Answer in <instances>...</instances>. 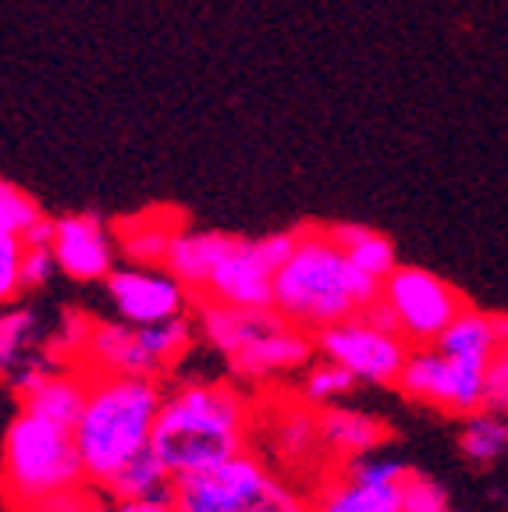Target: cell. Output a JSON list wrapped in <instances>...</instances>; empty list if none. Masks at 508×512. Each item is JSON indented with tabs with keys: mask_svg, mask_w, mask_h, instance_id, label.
<instances>
[{
	"mask_svg": "<svg viewBox=\"0 0 508 512\" xmlns=\"http://www.w3.org/2000/svg\"><path fill=\"white\" fill-rule=\"evenodd\" d=\"M253 420V402L239 384L182 381L164 392L150 448L178 480L246 452Z\"/></svg>",
	"mask_w": 508,
	"mask_h": 512,
	"instance_id": "obj_1",
	"label": "cell"
},
{
	"mask_svg": "<svg viewBox=\"0 0 508 512\" xmlns=\"http://www.w3.org/2000/svg\"><path fill=\"white\" fill-rule=\"evenodd\" d=\"M377 299L381 281L349 264V256L334 242L331 224H302L292 256L274 274L270 310L295 328L317 335L338 320L363 313Z\"/></svg>",
	"mask_w": 508,
	"mask_h": 512,
	"instance_id": "obj_2",
	"label": "cell"
},
{
	"mask_svg": "<svg viewBox=\"0 0 508 512\" xmlns=\"http://www.w3.org/2000/svg\"><path fill=\"white\" fill-rule=\"evenodd\" d=\"M160 402L164 384L157 377L89 374L86 406L72 427L89 488H104L121 466L150 452Z\"/></svg>",
	"mask_w": 508,
	"mask_h": 512,
	"instance_id": "obj_3",
	"label": "cell"
},
{
	"mask_svg": "<svg viewBox=\"0 0 508 512\" xmlns=\"http://www.w3.org/2000/svg\"><path fill=\"white\" fill-rule=\"evenodd\" d=\"M86 484V466H82L72 427L50 424L29 409H18L0 452V491L11 512Z\"/></svg>",
	"mask_w": 508,
	"mask_h": 512,
	"instance_id": "obj_4",
	"label": "cell"
},
{
	"mask_svg": "<svg viewBox=\"0 0 508 512\" xmlns=\"http://www.w3.org/2000/svg\"><path fill=\"white\" fill-rule=\"evenodd\" d=\"M196 345V324L189 317L135 328L125 320H89L79 367L89 374L157 377L175 370Z\"/></svg>",
	"mask_w": 508,
	"mask_h": 512,
	"instance_id": "obj_5",
	"label": "cell"
},
{
	"mask_svg": "<svg viewBox=\"0 0 508 512\" xmlns=\"http://www.w3.org/2000/svg\"><path fill=\"white\" fill-rule=\"evenodd\" d=\"M381 299L395 317L398 335L409 345H437L448 324L469 306L459 288L448 285L441 274L402 264L381 281Z\"/></svg>",
	"mask_w": 508,
	"mask_h": 512,
	"instance_id": "obj_6",
	"label": "cell"
},
{
	"mask_svg": "<svg viewBox=\"0 0 508 512\" xmlns=\"http://www.w3.org/2000/svg\"><path fill=\"white\" fill-rule=\"evenodd\" d=\"M395 388L405 399L434 406L452 416H473L487 409V363L455 360L441 349L409 352Z\"/></svg>",
	"mask_w": 508,
	"mask_h": 512,
	"instance_id": "obj_7",
	"label": "cell"
},
{
	"mask_svg": "<svg viewBox=\"0 0 508 512\" xmlns=\"http://www.w3.org/2000/svg\"><path fill=\"white\" fill-rule=\"evenodd\" d=\"M313 342L324 360L342 363L359 384H395L409 360V342L398 331L374 328L363 313L317 331Z\"/></svg>",
	"mask_w": 508,
	"mask_h": 512,
	"instance_id": "obj_8",
	"label": "cell"
},
{
	"mask_svg": "<svg viewBox=\"0 0 508 512\" xmlns=\"http://www.w3.org/2000/svg\"><path fill=\"white\" fill-rule=\"evenodd\" d=\"M274 470L253 448L224 459L210 470L189 473L175 480V505L182 512H249V505L263 495Z\"/></svg>",
	"mask_w": 508,
	"mask_h": 512,
	"instance_id": "obj_9",
	"label": "cell"
},
{
	"mask_svg": "<svg viewBox=\"0 0 508 512\" xmlns=\"http://www.w3.org/2000/svg\"><path fill=\"white\" fill-rule=\"evenodd\" d=\"M104 285H107V299H111L118 320L135 324V328L185 317L189 299H192L189 288L167 271V267L118 264Z\"/></svg>",
	"mask_w": 508,
	"mask_h": 512,
	"instance_id": "obj_10",
	"label": "cell"
},
{
	"mask_svg": "<svg viewBox=\"0 0 508 512\" xmlns=\"http://www.w3.org/2000/svg\"><path fill=\"white\" fill-rule=\"evenodd\" d=\"M50 249H54L57 271L68 274L72 281H82V285L107 281L114 267L121 264L114 224H107L104 217H96V214L54 217Z\"/></svg>",
	"mask_w": 508,
	"mask_h": 512,
	"instance_id": "obj_11",
	"label": "cell"
},
{
	"mask_svg": "<svg viewBox=\"0 0 508 512\" xmlns=\"http://www.w3.org/2000/svg\"><path fill=\"white\" fill-rule=\"evenodd\" d=\"M409 466L395 459H352L317 498L313 512H402V480Z\"/></svg>",
	"mask_w": 508,
	"mask_h": 512,
	"instance_id": "obj_12",
	"label": "cell"
},
{
	"mask_svg": "<svg viewBox=\"0 0 508 512\" xmlns=\"http://www.w3.org/2000/svg\"><path fill=\"white\" fill-rule=\"evenodd\" d=\"M313 352H317V342H313L310 331L295 328V324H288V320H281L278 313L270 310L267 324L256 331L253 342L242 345L231 356L228 367L239 381H278V377L310 367Z\"/></svg>",
	"mask_w": 508,
	"mask_h": 512,
	"instance_id": "obj_13",
	"label": "cell"
},
{
	"mask_svg": "<svg viewBox=\"0 0 508 512\" xmlns=\"http://www.w3.org/2000/svg\"><path fill=\"white\" fill-rule=\"evenodd\" d=\"M274 267L267 264L260 242L235 235L231 249L221 256V264L199 288L196 299L221 306H239V310H270L274 303Z\"/></svg>",
	"mask_w": 508,
	"mask_h": 512,
	"instance_id": "obj_14",
	"label": "cell"
},
{
	"mask_svg": "<svg viewBox=\"0 0 508 512\" xmlns=\"http://www.w3.org/2000/svg\"><path fill=\"white\" fill-rule=\"evenodd\" d=\"M11 388L22 399V409L43 416L50 424L75 427L89 395V370L82 367H47L32 363L11 377Z\"/></svg>",
	"mask_w": 508,
	"mask_h": 512,
	"instance_id": "obj_15",
	"label": "cell"
},
{
	"mask_svg": "<svg viewBox=\"0 0 508 512\" xmlns=\"http://www.w3.org/2000/svg\"><path fill=\"white\" fill-rule=\"evenodd\" d=\"M185 228H189V221L175 207H150L139 214L118 217L114 235H118L121 260L135 267H164L167 253Z\"/></svg>",
	"mask_w": 508,
	"mask_h": 512,
	"instance_id": "obj_16",
	"label": "cell"
},
{
	"mask_svg": "<svg viewBox=\"0 0 508 512\" xmlns=\"http://www.w3.org/2000/svg\"><path fill=\"white\" fill-rule=\"evenodd\" d=\"M320 420V441H324V452H331L334 459H363L374 456L377 448L391 438L388 424L381 416L363 413V409H349V406H327L317 409Z\"/></svg>",
	"mask_w": 508,
	"mask_h": 512,
	"instance_id": "obj_17",
	"label": "cell"
},
{
	"mask_svg": "<svg viewBox=\"0 0 508 512\" xmlns=\"http://www.w3.org/2000/svg\"><path fill=\"white\" fill-rule=\"evenodd\" d=\"M231 242H235V235L185 228V232L175 239V246H171V253H167L164 267L175 274V278L192 292V299H196V292L207 285L214 267L221 264V256L231 249Z\"/></svg>",
	"mask_w": 508,
	"mask_h": 512,
	"instance_id": "obj_18",
	"label": "cell"
},
{
	"mask_svg": "<svg viewBox=\"0 0 508 512\" xmlns=\"http://www.w3.org/2000/svg\"><path fill=\"white\" fill-rule=\"evenodd\" d=\"M107 502H175V477L167 473V466L157 456L143 452L128 466H121L104 488Z\"/></svg>",
	"mask_w": 508,
	"mask_h": 512,
	"instance_id": "obj_19",
	"label": "cell"
},
{
	"mask_svg": "<svg viewBox=\"0 0 508 512\" xmlns=\"http://www.w3.org/2000/svg\"><path fill=\"white\" fill-rule=\"evenodd\" d=\"M270 448L285 463H310L317 452H324L320 441V420L317 409L306 402H292L270 420Z\"/></svg>",
	"mask_w": 508,
	"mask_h": 512,
	"instance_id": "obj_20",
	"label": "cell"
},
{
	"mask_svg": "<svg viewBox=\"0 0 508 512\" xmlns=\"http://www.w3.org/2000/svg\"><path fill=\"white\" fill-rule=\"evenodd\" d=\"M331 235H334V242L342 246V253L349 256V264H356L359 271H366L370 278L384 281L398 267L395 242L377 232V228L342 221V224H331Z\"/></svg>",
	"mask_w": 508,
	"mask_h": 512,
	"instance_id": "obj_21",
	"label": "cell"
},
{
	"mask_svg": "<svg viewBox=\"0 0 508 512\" xmlns=\"http://www.w3.org/2000/svg\"><path fill=\"white\" fill-rule=\"evenodd\" d=\"M434 349H441L445 356H455V360L491 363V356L498 352V342H494V331H491V313L466 306V310L448 324L445 335L437 338Z\"/></svg>",
	"mask_w": 508,
	"mask_h": 512,
	"instance_id": "obj_22",
	"label": "cell"
},
{
	"mask_svg": "<svg viewBox=\"0 0 508 512\" xmlns=\"http://www.w3.org/2000/svg\"><path fill=\"white\" fill-rule=\"evenodd\" d=\"M36 338H40V324L29 310L0 313V377L4 381H11L18 370L40 363L32 356Z\"/></svg>",
	"mask_w": 508,
	"mask_h": 512,
	"instance_id": "obj_23",
	"label": "cell"
},
{
	"mask_svg": "<svg viewBox=\"0 0 508 512\" xmlns=\"http://www.w3.org/2000/svg\"><path fill=\"white\" fill-rule=\"evenodd\" d=\"M459 445L469 463H477V466L494 463L508 448V413L480 409V413L466 416V431H462Z\"/></svg>",
	"mask_w": 508,
	"mask_h": 512,
	"instance_id": "obj_24",
	"label": "cell"
},
{
	"mask_svg": "<svg viewBox=\"0 0 508 512\" xmlns=\"http://www.w3.org/2000/svg\"><path fill=\"white\" fill-rule=\"evenodd\" d=\"M356 377L342 367V363L334 360H313L310 367L302 370V384H299V395L306 406L313 409H327V406H338L345 395L356 392Z\"/></svg>",
	"mask_w": 508,
	"mask_h": 512,
	"instance_id": "obj_25",
	"label": "cell"
},
{
	"mask_svg": "<svg viewBox=\"0 0 508 512\" xmlns=\"http://www.w3.org/2000/svg\"><path fill=\"white\" fill-rule=\"evenodd\" d=\"M43 217L47 214H43V207L32 200L29 192L18 189L8 178H0V235H18V239H25Z\"/></svg>",
	"mask_w": 508,
	"mask_h": 512,
	"instance_id": "obj_26",
	"label": "cell"
},
{
	"mask_svg": "<svg viewBox=\"0 0 508 512\" xmlns=\"http://www.w3.org/2000/svg\"><path fill=\"white\" fill-rule=\"evenodd\" d=\"M402 512H452V498L434 477L409 470L402 480Z\"/></svg>",
	"mask_w": 508,
	"mask_h": 512,
	"instance_id": "obj_27",
	"label": "cell"
},
{
	"mask_svg": "<svg viewBox=\"0 0 508 512\" xmlns=\"http://www.w3.org/2000/svg\"><path fill=\"white\" fill-rule=\"evenodd\" d=\"M249 512H313V498H306L299 488H292L288 480H281L278 473H274V480H270L267 488H263V495L249 505Z\"/></svg>",
	"mask_w": 508,
	"mask_h": 512,
	"instance_id": "obj_28",
	"label": "cell"
},
{
	"mask_svg": "<svg viewBox=\"0 0 508 512\" xmlns=\"http://www.w3.org/2000/svg\"><path fill=\"white\" fill-rule=\"evenodd\" d=\"M22 256L25 239L0 235V303H11L22 292Z\"/></svg>",
	"mask_w": 508,
	"mask_h": 512,
	"instance_id": "obj_29",
	"label": "cell"
},
{
	"mask_svg": "<svg viewBox=\"0 0 508 512\" xmlns=\"http://www.w3.org/2000/svg\"><path fill=\"white\" fill-rule=\"evenodd\" d=\"M57 271L54 249L50 246H25L22 256V288H43Z\"/></svg>",
	"mask_w": 508,
	"mask_h": 512,
	"instance_id": "obj_30",
	"label": "cell"
},
{
	"mask_svg": "<svg viewBox=\"0 0 508 512\" xmlns=\"http://www.w3.org/2000/svg\"><path fill=\"white\" fill-rule=\"evenodd\" d=\"M93 491L86 488H72V491H57V495H47L40 502L25 505V509H15V512H89L93 509Z\"/></svg>",
	"mask_w": 508,
	"mask_h": 512,
	"instance_id": "obj_31",
	"label": "cell"
},
{
	"mask_svg": "<svg viewBox=\"0 0 508 512\" xmlns=\"http://www.w3.org/2000/svg\"><path fill=\"white\" fill-rule=\"evenodd\" d=\"M487 409L508 413V349H498L487 363Z\"/></svg>",
	"mask_w": 508,
	"mask_h": 512,
	"instance_id": "obj_32",
	"label": "cell"
},
{
	"mask_svg": "<svg viewBox=\"0 0 508 512\" xmlns=\"http://www.w3.org/2000/svg\"><path fill=\"white\" fill-rule=\"evenodd\" d=\"M118 512H182L175 502H118Z\"/></svg>",
	"mask_w": 508,
	"mask_h": 512,
	"instance_id": "obj_33",
	"label": "cell"
},
{
	"mask_svg": "<svg viewBox=\"0 0 508 512\" xmlns=\"http://www.w3.org/2000/svg\"><path fill=\"white\" fill-rule=\"evenodd\" d=\"M491 331H494V342L498 349H508V313H491Z\"/></svg>",
	"mask_w": 508,
	"mask_h": 512,
	"instance_id": "obj_34",
	"label": "cell"
},
{
	"mask_svg": "<svg viewBox=\"0 0 508 512\" xmlns=\"http://www.w3.org/2000/svg\"><path fill=\"white\" fill-rule=\"evenodd\" d=\"M89 512H118V509H114V502H93Z\"/></svg>",
	"mask_w": 508,
	"mask_h": 512,
	"instance_id": "obj_35",
	"label": "cell"
}]
</instances>
